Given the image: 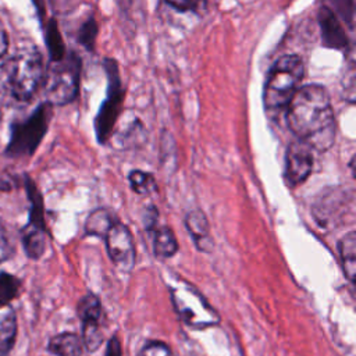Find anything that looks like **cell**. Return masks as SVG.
<instances>
[{
    "mask_svg": "<svg viewBox=\"0 0 356 356\" xmlns=\"http://www.w3.org/2000/svg\"><path fill=\"white\" fill-rule=\"evenodd\" d=\"M102 65L107 76V88L104 100L102 102L95 117L93 127L97 142L100 145H106L111 139L117 121L121 115L125 99V88L122 85L120 65L115 58L104 57L102 60Z\"/></svg>",
    "mask_w": 356,
    "mask_h": 356,
    "instance_id": "cell-4",
    "label": "cell"
},
{
    "mask_svg": "<svg viewBox=\"0 0 356 356\" xmlns=\"http://www.w3.org/2000/svg\"><path fill=\"white\" fill-rule=\"evenodd\" d=\"M185 227L199 252H213L214 241L210 234V224L206 214L200 209H193L186 213Z\"/></svg>",
    "mask_w": 356,
    "mask_h": 356,
    "instance_id": "cell-13",
    "label": "cell"
},
{
    "mask_svg": "<svg viewBox=\"0 0 356 356\" xmlns=\"http://www.w3.org/2000/svg\"><path fill=\"white\" fill-rule=\"evenodd\" d=\"M342 88L346 92L345 97L349 103H353L355 99V68H353V60L350 58V63L348 68L345 70V75L342 78Z\"/></svg>",
    "mask_w": 356,
    "mask_h": 356,
    "instance_id": "cell-30",
    "label": "cell"
},
{
    "mask_svg": "<svg viewBox=\"0 0 356 356\" xmlns=\"http://www.w3.org/2000/svg\"><path fill=\"white\" fill-rule=\"evenodd\" d=\"M21 281L6 271L0 273V306L8 305L19 293Z\"/></svg>",
    "mask_w": 356,
    "mask_h": 356,
    "instance_id": "cell-26",
    "label": "cell"
},
{
    "mask_svg": "<svg viewBox=\"0 0 356 356\" xmlns=\"http://www.w3.org/2000/svg\"><path fill=\"white\" fill-rule=\"evenodd\" d=\"M159 222V210L154 204H149L143 213V225L147 231H153Z\"/></svg>",
    "mask_w": 356,
    "mask_h": 356,
    "instance_id": "cell-31",
    "label": "cell"
},
{
    "mask_svg": "<svg viewBox=\"0 0 356 356\" xmlns=\"http://www.w3.org/2000/svg\"><path fill=\"white\" fill-rule=\"evenodd\" d=\"M81 72L82 58L74 50H68L63 60L51 63L43 82L46 102L51 106L72 103L79 93Z\"/></svg>",
    "mask_w": 356,
    "mask_h": 356,
    "instance_id": "cell-5",
    "label": "cell"
},
{
    "mask_svg": "<svg viewBox=\"0 0 356 356\" xmlns=\"http://www.w3.org/2000/svg\"><path fill=\"white\" fill-rule=\"evenodd\" d=\"M321 6L331 10L345 26L353 29L355 22V0H318Z\"/></svg>",
    "mask_w": 356,
    "mask_h": 356,
    "instance_id": "cell-25",
    "label": "cell"
},
{
    "mask_svg": "<svg viewBox=\"0 0 356 356\" xmlns=\"http://www.w3.org/2000/svg\"><path fill=\"white\" fill-rule=\"evenodd\" d=\"M353 195L342 186H330L318 193L312 206L314 220L321 228L335 227L352 211Z\"/></svg>",
    "mask_w": 356,
    "mask_h": 356,
    "instance_id": "cell-8",
    "label": "cell"
},
{
    "mask_svg": "<svg viewBox=\"0 0 356 356\" xmlns=\"http://www.w3.org/2000/svg\"><path fill=\"white\" fill-rule=\"evenodd\" d=\"M313 170V149L305 142L295 139L285 150L284 179L289 188L302 185Z\"/></svg>",
    "mask_w": 356,
    "mask_h": 356,
    "instance_id": "cell-11",
    "label": "cell"
},
{
    "mask_svg": "<svg viewBox=\"0 0 356 356\" xmlns=\"http://www.w3.org/2000/svg\"><path fill=\"white\" fill-rule=\"evenodd\" d=\"M305 78V63L298 54H285L270 67L263 86V106L270 115L285 111Z\"/></svg>",
    "mask_w": 356,
    "mask_h": 356,
    "instance_id": "cell-2",
    "label": "cell"
},
{
    "mask_svg": "<svg viewBox=\"0 0 356 356\" xmlns=\"http://www.w3.org/2000/svg\"><path fill=\"white\" fill-rule=\"evenodd\" d=\"M7 86V58H0V90Z\"/></svg>",
    "mask_w": 356,
    "mask_h": 356,
    "instance_id": "cell-35",
    "label": "cell"
},
{
    "mask_svg": "<svg viewBox=\"0 0 356 356\" xmlns=\"http://www.w3.org/2000/svg\"><path fill=\"white\" fill-rule=\"evenodd\" d=\"M164 3L178 13H192L202 15L207 10V0H164Z\"/></svg>",
    "mask_w": 356,
    "mask_h": 356,
    "instance_id": "cell-27",
    "label": "cell"
},
{
    "mask_svg": "<svg viewBox=\"0 0 356 356\" xmlns=\"http://www.w3.org/2000/svg\"><path fill=\"white\" fill-rule=\"evenodd\" d=\"M104 356H122V348H121V343H120V339L117 335H114L108 339Z\"/></svg>",
    "mask_w": 356,
    "mask_h": 356,
    "instance_id": "cell-32",
    "label": "cell"
},
{
    "mask_svg": "<svg viewBox=\"0 0 356 356\" xmlns=\"http://www.w3.org/2000/svg\"><path fill=\"white\" fill-rule=\"evenodd\" d=\"M14 253V245L11 242V236L8 234V229L6 228V224L0 218V263L8 260Z\"/></svg>",
    "mask_w": 356,
    "mask_h": 356,
    "instance_id": "cell-29",
    "label": "cell"
},
{
    "mask_svg": "<svg viewBox=\"0 0 356 356\" xmlns=\"http://www.w3.org/2000/svg\"><path fill=\"white\" fill-rule=\"evenodd\" d=\"M153 250L160 259H170L178 252V242L174 231L167 225H157L153 231Z\"/></svg>",
    "mask_w": 356,
    "mask_h": 356,
    "instance_id": "cell-18",
    "label": "cell"
},
{
    "mask_svg": "<svg viewBox=\"0 0 356 356\" xmlns=\"http://www.w3.org/2000/svg\"><path fill=\"white\" fill-rule=\"evenodd\" d=\"M0 124H1V110H0Z\"/></svg>",
    "mask_w": 356,
    "mask_h": 356,
    "instance_id": "cell-36",
    "label": "cell"
},
{
    "mask_svg": "<svg viewBox=\"0 0 356 356\" xmlns=\"http://www.w3.org/2000/svg\"><path fill=\"white\" fill-rule=\"evenodd\" d=\"M131 189L138 195H150L157 191V182L152 172L143 170H132L128 175Z\"/></svg>",
    "mask_w": 356,
    "mask_h": 356,
    "instance_id": "cell-24",
    "label": "cell"
},
{
    "mask_svg": "<svg viewBox=\"0 0 356 356\" xmlns=\"http://www.w3.org/2000/svg\"><path fill=\"white\" fill-rule=\"evenodd\" d=\"M146 138V131L140 120L135 118L131 121L124 131L117 134V143L122 149H129L140 145Z\"/></svg>",
    "mask_w": 356,
    "mask_h": 356,
    "instance_id": "cell-23",
    "label": "cell"
},
{
    "mask_svg": "<svg viewBox=\"0 0 356 356\" xmlns=\"http://www.w3.org/2000/svg\"><path fill=\"white\" fill-rule=\"evenodd\" d=\"M32 3L36 8L40 24L43 25L44 24V14H46V3H44V0H32Z\"/></svg>",
    "mask_w": 356,
    "mask_h": 356,
    "instance_id": "cell-34",
    "label": "cell"
},
{
    "mask_svg": "<svg viewBox=\"0 0 356 356\" xmlns=\"http://www.w3.org/2000/svg\"><path fill=\"white\" fill-rule=\"evenodd\" d=\"M76 314L82 325V343L89 352H96L103 343V306L97 295L89 292L76 305Z\"/></svg>",
    "mask_w": 356,
    "mask_h": 356,
    "instance_id": "cell-9",
    "label": "cell"
},
{
    "mask_svg": "<svg viewBox=\"0 0 356 356\" xmlns=\"http://www.w3.org/2000/svg\"><path fill=\"white\" fill-rule=\"evenodd\" d=\"M46 67L42 53L33 44L21 46L7 58V88L18 102H29L43 88Z\"/></svg>",
    "mask_w": 356,
    "mask_h": 356,
    "instance_id": "cell-3",
    "label": "cell"
},
{
    "mask_svg": "<svg viewBox=\"0 0 356 356\" xmlns=\"http://www.w3.org/2000/svg\"><path fill=\"white\" fill-rule=\"evenodd\" d=\"M103 239L114 266L122 273H131L135 266V245L129 228L115 220Z\"/></svg>",
    "mask_w": 356,
    "mask_h": 356,
    "instance_id": "cell-10",
    "label": "cell"
},
{
    "mask_svg": "<svg viewBox=\"0 0 356 356\" xmlns=\"http://www.w3.org/2000/svg\"><path fill=\"white\" fill-rule=\"evenodd\" d=\"M338 253L342 270L348 281L355 285L356 282V232L350 229L338 241Z\"/></svg>",
    "mask_w": 356,
    "mask_h": 356,
    "instance_id": "cell-14",
    "label": "cell"
},
{
    "mask_svg": "<svg viewBox=\"0 0 356 356\" xmlns=\"http://www.w3.org/2000/svg\"><path fill=\"white\" fill-rule=\"evenodd\" d=\"M25 186H26V192H28V199L31 203V209H29V221L28 224L39 227V228H44V214H43V200L40 196V192L38 191L36 185L32 182L31 178H25Z\"/></svg>",
    "mask_w": 356,
    "mask_h": 356,
    "instance_id": "cell-22",
    "label": "cell"
},
{
    "mask_svg": "<svg viewBox=\"0 0 356 356\" xmlns=\"http://www.w3.org/2000/svg\"><path fill=\"white\" fill-rule=\"evenodd\" d=\"M42 26H43V32H44L43 38H44L50 63L63 60L68 50L65 47V43H64V39H63V35H61V31L58 28L56 18H49L47 22H44Z\"/></svg>",
    "mask_w": 356,
    "mask_h": 356,
    "instance_id": "cell-15",
    "label": "cell"
},
{
    "mask_svg": "<svg viewBox=\"0 0 356 356\" xmlns=\"http://www.w3.org/2000/svg\"><path fill=\"white\" fill-rule=\"evenodd\" d=\"M21 241L29 259L38 260L46 250V229L26 224L21 229Z\"/></svg>",
    "mask_w": 356,
    "mask_h": 356,
    "instance_id": "cell-17",
    "label": "cell"
},
{
    "mask_svg": "<svg viewBox=\"0 0 356 356\" xmlns=\"http://www.w3.org/2000/svg\"><path fill=\"white\" fill-rule=\"evenodd\" d=\"M317 24L320 28L321 44L331 50L348 53L352 49L349 33L342 21L325 6H318Z\"/></svg>",
    "mask_w": 356,
    "mask_h": 356,
    "instance_id": "cell-12",
    "label": "cell"
},
{
    "mask_svg": "<svg viewBox=\"0 0 356 356\" xmlns=\"http://www.w3.org/2000/svg\"><path fill=\"white\" fill-rule=\"evenodd\" d=\"M17 337V317L13 310L0 313V356H7Z\"/></svg>",
    "mask_w": 356,
    "mask_h": 356,
    "instance_id": "cell-20",
    "label": "cell"
},
{
    "mask_svg": "<svg viewBox=\"0 0 356 356\" xmlns=\"http://www.w3.org/2000/svg\"><path fill=\"white\" fill-rule=\"evenodd\" d=\"M47 349L54 356H82V339L74 332H61L50 338Z\"/></svg>",
    "mask_w": 356,
    "mask_h": 356,
    "instance_id": "cell-16",
    "label": "cell"
},
{
    "mask_svg": "<svg viewBox=\"0 0 356 356\" xmlns=\"http://www.w3.org/2000/svg\"><path fill=\"white\" fill-rule=\"evenodd\" d=\"M139 356H172L170 346L161 341H147L140 352Z\"/></svg>",
    "mask_w": 356,
    "mask_h": 356,
    "instance_id": "cell-28",
    "label": "cell"
},
{
    "mask_svg": "<svg viewBox=\"0 0 356 356\" xmlns=\"http://www.w3.org/2000/svg\"><path fill=\"white\" fill-rule=\"evenodd\" d=\"M288 128L313 150L327 152L335 142L337 124L328 89L321 83L298 88L285 108Z\"/></svg>",
    "mask_w": 356,
    "mask_h": 356,
    "instance_id": "cell-1",
    "label": "cell"
},
{
    "mask_svg": "<svg viewBox=\"0 0 356 356\" xmlns=\"http://www.w3.org/2000/svg\"><path fill=\"white\" fill-rule=\"evenodd\" d=\"M7 49H8V38H7L6 28H4L3 22L0 21V58H3L6 56Z\"/></svg>",
    "mask_w": 356,
    "mask_h": 356,
    "instance_id": "cell-33",
    "label": "cell"
},
{
    "mask_svg": "<svg viewBox=\"0 0 356 356\" xmlns=\"http://www.w3.org/2000/svg\"><path fill=\"white\" fill-rule=\"evenodd\" d=\"M99 22L93 13H90L76 29V42L86 50L95 51L97 36H99Z\"/></svg>",
    "mask_w": 356,
    "mask_h": 356,
    "instance_id": "cell-21",
    "label": "cell"
},
{
    "mask_svg": "<svg viewBox=\"0 0 356 356\" xmlns=\"http://www.w3.org/2000/svg\"><path fill=\"white\" fill-rule=\"evenodd\" d=\"M114 213L107 207H97L86 218L85 222V232L88 235H93L97 238H104L108 228L115 221Z\"/></svg>",
    "mask_w": 356,
    "mask_h": 356,
    "instance_id": "cell-19",
    "label": "cell"
},
{
    "mask_svg": "<svg viewBox=\"0 0 356 356\" xmlns=\"http://www.w3.org/2000/svg\"><path fill=\"white\" fill-rule=\"evenodd\" d=\"M51 114L53 106L43 102L25 120L14 121L10 128L6 154L10 157L32 156L49 129Z\"/></svg>",
    "mask_w": 356,
    "mask_h": 356,
    "instance_id": "cell-6",
    "label": "cell"
},
{
    "mask_svg": "<svg viewBox=\"0 0 356 356\" xmlns=\"http://www.w3.org/2000/svg\"><path fill=\"white\" fill-rule=\"evenodd\" d=\"M170 296L178 318L188 327L204 330L221 323L218 313L193 286H171Z\"/></svg>",
    "mask_w": 356,
    "mask_h": 356,
    "instance_id": "cell-7",
    "label": "cell"
}]
</instances>
